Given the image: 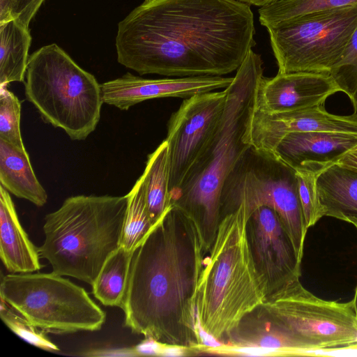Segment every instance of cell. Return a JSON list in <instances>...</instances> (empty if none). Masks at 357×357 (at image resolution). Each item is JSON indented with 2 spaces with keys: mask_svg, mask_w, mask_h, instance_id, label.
<instances>
[{
  "mask_svg": "<svg viewBox=\"0 0 357 357\" xmlns=\"http://www.w3.org/2000/svg\"><path fill=\"white\" fill-rule=\"evenodd\" d=\"M128 197L76 195L46 215L38 248L54 273L92 286L108 257L121 245Z\"/></svg>",
  "mask_w": 357,
  "mask_h": 357,
  "instance_id": "obj_4",
  "label": "cell"
},
{
  "mask_svg": "<svg viewBox=\"0 0 357 357\" xmlns=\"http://www.w3.org/2000/svg\"><path fill=\"white\" fill-rule=\"evenodd\" d=\"M246 231L265 302L290 282L300 278L301 262L273 208L261 206L256 209L248 218Z\"/></svg>",
  "mask_w": 357,
  "mask_h": 357,
  "instance_id": "obj_12",
  "label": "cell"
},
{
  "mask_svg": "<svg viewBox=\"0 0 357 357\" xmlns=\"http://www.w3.org/2000/svg\"><path fill=\"white\" fill-rule=\"evenodd\" d=\"M338 91L340 89L328 73H278L273 77L261 78L255 109L277 114L315 107Z\"/></svg>",
  "mask_w": 357,
  "mask_h": 357,
  "instance_id": "obj_15",
  "label": "cell"
},
{
  "mask_svg": "<svg viewBox=\"0 0 357 357\" xmlns=\"http://www.w3.org/2000/svg\"><path fill=\"white\" fill-rule=\"evenodd\" d=\"M233 77L195 76L147 79L131 73L100 84L103 103L120 110L145 100L162 98H188L196 94L225 89Z\"/></svg>",
  "mask_w": 357,
  "mask_h": 357,
  "instance_id": "obj_13",
  "label": "cell"
},
{
  "mask_svg": "<svg viewBox=\"0 0 357 357\" xmlns=\"http://www.w3.org/2000/svg\"><path fill=\"white\" fill-rule=\"evenodd\" d=\"M206 252L195 221L171 205L133 252L121 307L125 326L200 355L196 302Z\"/></svg>",
  "mask_w": 357,
  "mask_h": 357,
  "instance_id": "obj_2",
  "label": "cell"
},
{
  "mask_svg": "<svg viewBox=\"0 0 357 357\" xmlns=\"http://www.w3.org/2000/svg\"><path fill=\"white\" fill-rule=\"evenodd\" d=\"M356 144L357 134L294 132L282 138L271 153L295 171L318 175Z\"/></svg>",
  "mask_w": 357,
  "mask_h": 357,
  "instance_id": "obj_16",
  "label": "cell"
},
{
  "mask_svg": "<svg viewBox=\"0 0 357 357\" xmlns=\"http://www.w3.org/2000/svg\"><path fill=\"white\" fill-rule=\"evenodd\" d=\"M31 36L29 26L16 18L0 23V86L24 81Z\"/></svg>",
  "mask_w": 357,
  "mask_h": 357,
  "instance_id": "obj_21",
  "label": "cell"
},
{
  "mask_svg": "<svg viewBox=\"0 0 357 357\" xmlns=\"http://www.w3.org/2000/svg\"><path fill=\"white\" fill-rule=\"evenodd\" d=\"M242 3H246L248 5H253L256 6L262 7L266 5L272 3L278 0H238Z\"/></svg>",
  "mask_w": 357,
  "mask_h": 357,
  "instance_id": "obj_37",
  "label": "cell"
},
{
  "mask_svg": "<svg viewBox=\"0 0 357 357\" xmlns=\"http://www.w3.org/2000/svg\"><path fill=\"white\" fill-rule=\"evenodd\" d=\"M14 0H0V23L11 18Z\"/></svg>",
  "mask_w": 357,
  "mask_h": 357,
  "instance_id": "obj_36",
  "label": "cell"
},
{
  "mask_svg": "<svg viewBox=\"0 0 357 357\" xmlns=\"http://www.w3.org/2000/svg\"><path fill=\"white\" fill-rule=\"evenodd\" d=\"M146 178V197L153 225L172 205L169 198L168 143L165 139L149 155L143 172Z\"/></svg>",
  "mask_w": 357,
  "mask_h": 357,
  "instance_id": "obj_23",
  "label": "cell"
},
{
  "mask_svg": "<svg viewBox=\"0 0 357 357\" xmlns=\"http://www.w3.org/2000/svg\"><path fill=\"white\" fill-rule=\"evenodd\" d=\"M25 96L42 119L73 140L85 139L100 118V84L56 44L43 46L29 59Z\"/></svg>",
  "mask_w": 357,
  "mask_h": 357,
  "instance_id": "obj_6",
  "label": "cell"
},
{
  "mask_svg": "<svg viewBox=\"0 0 357 357\" xmlns=\"http://www.w3.org/2000/svg\"><path fill=\"white\" fill-rule=\"evenodd\" d=\"M314 131L357 134V116L328 113L323 105L277 114L255 109L250 126V142L256 149L272 152L286 135Z\"/></svg>",
  "mask_w": 357,
  "mask_h": 357,
  "instance_id": "obj_14",
  "label": "cell"
},
{
  "mask_svg": "<svg viewBox=\"0 0 357 357\" xmlns=\"http://www.w3.org/2000/svg\"><path fill=\"white\" fill-rule=\"evenodd\" d=\"M45 0H14L12 16L29 26Z\"/></svg>",
  "mask_w": 357,
  "mask_h": 357,
  "instance_id": "obj_30",
  "label": "cell"
},
{
  "mask_svg": "<svg viewBox=\"0 0 357 357\" xmlns=\"http://www.w3.org/2000/svg\"><path fill=\"white\" fill-rule=\"evenodd\" d=\"M0 182L10 193L37 206L47 202V192L36 178L28 153H22L1 139Z\"/></svg>",
  "mask_w": 357,
  "mask_h": 357,
  "instance_id": "obj_20",
  "label": "cell"
},
{
  "mask_svg": "<svg viewBox=\"0 0 357 357\" xmlns=\"http://www.w3.org/2000/svg\"><path fill=\"white\" fill-rule=\"evenodd\" d=\"M21 102L6 87L0 90V139L27 153L20 130Z\"/></svg>",
  "mask_w": 357,
  "mask_h": 357,
  "instance_id": "obj_26",
  "label": "cell"
},
{
  "mask_svg": "<svg viewBox=\"0 0 357 357\" xmlns=\"http://www.w3.org/2000/svg\"><path fill=\"white\" fill-rule=\"evenodd\" d=\"M335 164L357 172V144L344 153Z\"/></svg>",
  "mask_w": 357,
  "mask_h": 357,
  "instance_id": "obj_35",
  "label": "cell"
},
{
  "mask_svg": "<svg viewBox=\"0 0 357 357\" xmlns=\"http://www.w3.org/2000/svg\"><path fill=\"white\" fill-rule=\"evenodd\" d=\"M316 189L324 216L357 219V172L334 164L317 176Z\"/></svg>",
  "mask_w": 357,
  "mask_h": 357,
  "instance_id": "obj_19",
  "label": "cell"
},
{
  "mask_svg": "<svg viewBox=\"0 0 357 357\" xmlns=\"http://www.w3.org/2000/svg\"><path fill=\"white\" fill-rule=\"evenodd\" d=\"M241 206L249 217L268 206L278 214L301 262L307 229L299 199L296 171L273 153L252 146L225 179L220 198V220Z\"/></svg>",
  "mask_w": 357,
  "mask_h": 357,
  "instance_id": "obj_7",
  "label": "cell"
},
{
  "mask_svg": "<svg viewBox=\"0 0 357 357\" xmlns=\"http://www.w3.org/2000/svg\"><path fill=\"white\" fill-rule=\"evenodd\" d=\"M0 297L45 333L96 331L106 319L84 288L53 272L6 275Z\"/></svg>",
  "mask_w": 357,
  "mask_h": 357,
  "instance_id": "obj_8",
  "label": "cell"
},
{
  "mask_svg": "<svg viewBox=\"0 0 357 357\" xmlns=\"http://www.w3.org/2000/svg\"><path fill=\"white\" fill-rule=\"evenodd\" d=\"M250 6L238 0H149L118 24L117 61L140 75L223 76L256 45Z\"/></svg>",
  "mask_w": 357,
  "mask_h": 357,
  "instance_id": "obj_1",
  "label": "cell"
},
{
  "mask_svg": "<svg viewBox=\"0 0 357 357\" xmlns=\"http://www.w3.org/2000/svg\"><path fill=\"white\" fill-rule=\"evenodd\" d=\"M264 77L263 61L250 50L227 89L218 126L170 203L190 216L200 232L206 251L215 241L220 222V198L225 179L251 146L250 126Z\"/></svg>",
  "mask_w": 357,
  "mask_h": 357,
  "instance_id": "obj_3",
  "label": "cell"
},
{
  "mask_svg": "<svg viewBox=\"0 0 357 357\" xmlns=\"http://www.w3.org/2000/svg\"><path fill=\"white\" fill-rule=\"evenodd\" d=\"M354 6L357 0H278L259 8V20L269 29L302 16Z\"/></svg>",
  "mask_w": 357,
  "mask_h": 357,
  "instance_id": "obj_24",
  "label": "cell"
},
{
  "mask_svg": "<svg viewBox=\"0 0 357 357\" xmlns=\"http://www.w3.org/2000/svg\"><path fill=\"white\" fill-rule=\"evenodd\" d=\"M347 222L352 224L357 230V219L356 218H350L347 220Z\"/></svg>",
  "mask_w": 357,
  "mask_h": 357,
  "instance_id": "obj_38",
  "label": "cell"
},
{
  "mask_svg": "<svg viewBox=\"0 0 357 357\" xmlns=\"http://www.w3.org/2000/svg\"><path fill=\"white\" fill-rule=\"evenodd\" d=\"M220 341L227 346L260 347L296 356L305 346L263 303L246 313Z\"/></svg>",
  "mask_w": 357,
  "mask_h": 357,
  "instance_id": "obj_17",
  "label": "cell"
},
{
  "mask_svg": "<svg viewBox=\"0 0 357 357\" xmlns=\"http://www.w3.org/2000/svg\"><path fill=\"white\" fill-rule=\"evenodd\" d=\"M0 317L13 333L26 342L47 351H59V347L45 337V333L32 325L1 298Z\"/></svg>",
  "mask_w": 357,
  "mask_h": 357,
  "instance_id": "obj_27",
  "label": "cell"
},
{
  "mask_svg": "<svg viewBox=\"0 0 357 357\" xmlns=\"http://www.w3.org/2000/svg\"><path fill=\"white\" fill-rule=\"evenodd\" d=\"M162 344L156 340L148 337L132 348V350L135 356H159Z\"/></svg>",
  "mask_w": 357,
  "mask_h": 357,
  "instance_id": "obj_32",
  "label": "cell"
},
{
  "mask_svg": "<svg viewBox=\"0 0 357 357\" xmlns=\"http://www.w3.org/2000/svg\"><path fill=\"white\" fill-rule=\"evenodd\" d=\"M357 28V6L295 18L267 29L278 73L330 74Z\"/></svg>",
  "mask_w": 357,
  "mask_h": 357,
  "instance_id": "obj_9",
  "label": "cell"
},
{
  "mask_svg": "<svg viewBox=\"0 0 357 357\" xmlns=\"http://www.w3.org/2000/svg\"><path fill=\"white\" fill-rule=\"evenodd\" d=\"M134 252L120 246L106 260L92 284V293L107 306L122 307Z\"/></svg>",
  "mask_w": 357,
  "mask_h": 357,
  "instance_id": "obj_22",
  "label": "cell"
},
{
  "mask_svg": "<svg viewBox=\"0 0 357 357\" xmlns=\"http://www.w3.org/2000/svg\"><path fill=\"white\" fill-rule=\"evenodd\" d=\"M126 195L128 208L121 246L134 252L153 226L147 207L144 173Z\"/></svg>",
  "mask_w": 357,
  "mask_h": 357,
  "instance_id": "obj_25",
  "label": "cell"
},
{
  "mask_svg": "<svg viewBox=\"0 0 357 357\" xmlns=\"http://www.w3.org/2000/svg\"><path fill=\"white\" fill-rule=\"evenodd\" d=\"M305 347V350L357 342V301L321 299L296 278L263 303ZM297 356V355H296Z\"/></svg>",
  "mask_w": 357,
  "mask_h": 357,
  "instance_id": "obj_10",
  "label": "cell"
},
{
  "mask_svg": "<svg viewBox=\"0 0 357 357\" xmlns=\"http://www.w3.org/2000/svg\"><path fill=\"white\" fill-rule=\"evenodd\" d=\"M297 356H357V342L337 347L303 350Z\"/></svg>",
  "mask_w": 357,
  "mask_h": 357,
  "instance_id": "obj_31",
  "label": "cell"
},
{
  "mask_svg": "<svg viewBox=\"0 0 357 357\" xmlns=\"http://www.w3.org/2000/svg\"><path fill=\"white\" fill-rule=\"evenodd\" d=\"M248 218L240 206L220 220L198 282L196 315L220 341L265 300L248 241Z\"/></svg>",
  "mask_w": 357,
  "mask_h": 357,
  "instance_id": "obj_5",
  "label": "cell"
},
{
  "mask_svg": "<svg viewBox=\"0 0 357 357\" xmlns=\"http://www.w3.org/2000/svg\"><path fill=\"white\" fill-rule=\"evenodd\" d=\"M0 257L10 273L40 270L38 249L21 225L10 192L0 186Z\"/></svg>",
  "mask_w": 357,
  "mask_h": 357,
  "instance_id": "obj_18",
  "label": "cell"
},
{
  "mask_svg": "<svg viewBox=\"0 0 357 357\" xmlns=\"http://www.w3.org/2000/svg\"><path fill=\"white\" fill-rule=\"evenodd\" d=\"M340 91L351 100L357 116V28L341 62L331 72Z\"/></svg>",
  "mask_w": 357,
  "mask_h": 357,
  "instance_id": "obj_28",
  "label": "cell"
},
{
  "mask_svg": "<svg viewBox=\"0 0 357 357\" xmlns=\"http://www.w3.org/2000/svg\"><path fill=\"white\" fill-rule=\"evenodd\" d=\"M227 89L196 94L184 99L169 118L168 143L169 198L214 135L222 118Z\"/></svg>",
  "mask_w": 357,
  "mask_h": 357,
  "instance_id": "obj_11",
  "label": "cell"
},
{
  "mask_svg": "<svg viewBox=\"0 0 357 357\" xmlns=\"http://www.w3.org/2000/svg\"><path fill=\"white\" fill-rule=\"evenodd\" d=\"M195 355H196L195 352L188 347L163 344L158 356L181 357Z\"/></svg>",
  "mask_w": 357,
  "mask_h": 357,
  "instance_id": "obj_34",
  "label": "cell"
},
{
  "mask_svg": "<svg viewBox=\"0 0 357 357\" xmlns=\"http://www.w3.org/2000/svg\"><path fill=\"white\" fill-rule=\"evenodd\" d=\"M196 328L199 339L202 345V350L205 348H215L224 344L221 341L215 338L213 335L203 328L200 320L197 315Z\"/></svg>",
  "mask_w": 357,
  "mask_h": 357,
  "instance_id": "obj_33",
  "label": "cell"
},
{
  "mask_svg": "<svg viewBox=\"0 0 357 357\" xmlns=\"http://www.w3.org/2000/svg\"><path fill=\"white\" fill-rule=\"evenodd\" d=\"M145 1H149V0H145Z\"/></svg>",
  "mask_w": 357,
  "mask_h": 357,
  "instance_id": "obj_39",
  "label": "cell"
},
{
  "mask_svg": "<svg viewBox=\"0 0 357 357\" xmlns=\"http://www.w3.org/2000/svg\"><path fill=\"white\" fill-rule=\"evenodd\" d=\"M296 174L305 226L308 229L324 217L316 189L317 175L303 171H296Z\"/></svg>",
  "mask_w": 357,
  "mask_h": 357,
  "instance_id": "obj_29",
  "label": "cell"
}]
</instances>
